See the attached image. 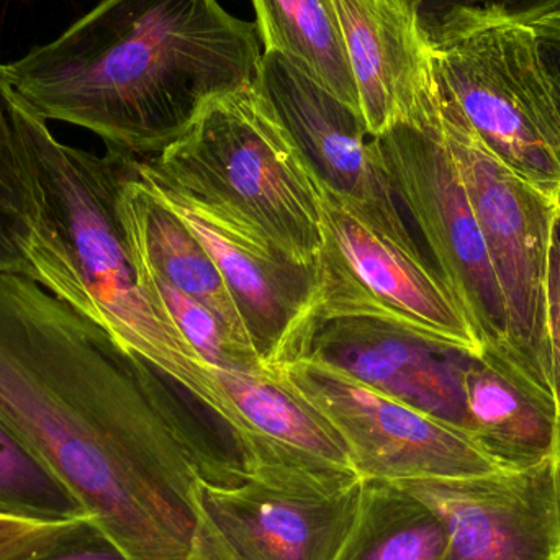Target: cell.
<instances>
[{
  "label": "cell",
  "instance_id": "obj_18",
  "mask_svg": "<svg viewBox=\"0 0 560 560\" xmlns=\"http://www.w3.org/2000/svg\"><path fill=\"white\" fill-rule=\"evenodd\" d=\"M443 520L394 482L362 479L354 518L331 560H440Z\"/></svg>",
  "mask_w": 560,
  "mask_h": 560
},
{
  "label": "cell",
  "instance_id": "obj_24",
  "mask_svg": "<svg viewBox=\"0 0 560 560\" xmlns=\"http://www.w3.org/2000/svg\"><path fill=\"white\" fill-rule=\"evenodd\" d=\"M549 342H551V374L556 404V446L552 456L556 489L560 506V246L552 245L551 268H549Z\"/></svg>",
  "mask_w": 560,
  "mask_h": 560
},
{
  "label": "cell",
  "instance_id": "obj_23",
  "mask_svg": "<svg viewBox=\"0 0 560 560\" xmlns=\"http://www.w3.org/2000/svg\"><path fill=\"white\" fill-rule=\"evenodd\" d=\"M424 20L434 19L454 9L499 12L513 19L533 20L560 9V0H418Z\"/></svg>",
  "mask_w": 560,
  "mask_h": 560
},
{
  "label": "cell",
  "instance_id": "obj_12",
  "mask_svg": "<svg viewBox=\"0 0 560 560\" xmlns=\"http://www.w3.org/2000/svg\"><path fill=\"white\" fill-rule=\"evenodd\" d=\"M443 520L440 560H558L560 506L552 460L520 472L400 482Z\"/></svg>",
  "mask_w": 560,
  "mask_h": 560
},
{
  "label": "cell",
  "instance_id": "obj_17",
  "mask_svg": "<svg viewBox=\"0 0 560 560\" xmlns=\"http://www.w3.org/2000/svg\"><path fill=\"white\" fill-rule=\"evenodd\" d=\"M470 436L500 470L520 472L555 456V401L483 352L466 365Z\"/></svg>",
  "mask_w": 560,
  "mask_h": 560
},
{
  "label": "cell",
  "instance_id": "obj_11",
  "mask_svg": "<svg viewBox=\"0 0 560 560\" xmlns=\"http://www.w3.org/2000/svg\"><path fill=\"white\" fill-rule=\"evenodd\" d=\"M256 88L315 174L378 232L418 246L398 207L375 138L354 108L280 52H262Z\"/></svg>",
  "mask_w": 560,
  "mask_h": 560
},
{
  "label": "cell",
  "instance_id": "obj_22",
  "mask_svg": "<svg viewBox=\"0 0 560 560\" xmlns=\"http://www.w3.org/2000/svg\"><path fill=\"white\" fill-rule=\"evenodd\" d=\"M98 535L92 516L49 520L0 512V560H43Z\"/></svg>",
  "mask_w": 560,
  "mask_h": 560
},
{
  "label": "cell",
  "instance_id": "obj_28",
  "mask_svg": "<svg viewBox=\"0 0 560 560\" xmlns=\"http://www.w3.org/2000/svg\"><path fill=\"white\" fill-rule=\"evenodd\" d=\"M556 243L560 246V202H559V213L558 220H556V233H555Z\"/></svg>",
  "mask_w": 560,
  "mask_h": 560
},
{
  "label": "cell",
  "instance_id": "obj_6",
  "mask_svg": "<svg viewBox=\"0 0 560 560\" xmlns=\"http://www.w3.org/2000/svg\"><path fill=\"white\" fill-rule=\"evenodd\" d=\"M440 125L502 293L513 369L555 401L548 290L560 197L515 173L444 92Z\"/></svg>",
  "mask_w": 560,
  "mask_h": 560
},
{
  "label": "cell",
  "instance_id": "obj_25",
  "mask_svg": "<svg viewBox=\"0 0 560 560\" xmlns=\"http://www.w3.org/2000/svg\"><path fill=\"white\" fill-rule=\"evenodd\" d=\"M200 506V503H199ZM180 560H245L229 541L222 529L200 506L199 526L189 551Z\"/></svg>",
  "mask_w": 560,
  "mask_h": 560
},
{
  "label": "cell",
  "instance_id": "obj_13",
  "mask_svg": "<svg viewBox=\"0 0 560 560\" xmlns=\"http://www.w3.org/2000/svg\"><path fill=\"white\" fill-rule=\"evenodd\" d=\"M372 137L440 110L433 42L418 0H332Z\"/></svg>",
  "mask_w": 560,
  "mask_h": 560
},
{
  "label": "cell",
  "instance_id": "obj_10",
  "mask_svg": "<svg viewBox=\"0 0 560 560\" xmlns=\"http://www.w3.org/2000/svg\"><path fill=\"white\" fill-rule=\"evenodd\" d=\"M138 174L209 252L245 323L259 361L276 374L303 358L316 328V268L300 265L230 213Z\"/></svg>",
  "mask_w": 560,
  "mask_h": 560
},
{
  "label": "cell",
  "instance_id": "obj_16",
  "mask_svg": "<svg viewBox=\"0 0 560 560\" xmlns=\"http://www.w3.org/2000/svg\"><path fill=\"white\" fill-rule=\"evenodd\" d=\"M118 213L131 259L207 306L240 348L256 354L215 261L186 223L138 174V156L121 186Z\"/></svg>",
  "mask_w": 560,
  "mask_h": 560
},
{
  "label": "cell",
  "instance_id": "obj_29",
  "mask_svg": "<svg viewBox=\"0 0 560 560\" xmlns=\"http://www.w3.org/2000/svg\"><path fill=\"white\" fill-rule=\"evenodd\" d=\"M558 560H560V556H559V559H558Z\"/></svg>",
  "mask_w": 560,
  "mask_h": 560
},
{
  "label": "cell",
  "instance_id": "obj_1",
  "mask_svg": "<svg viewBox=\"0 0 560 560\" xmlns=\"http://www.w3.org/2000/svg\"><path fill=\"white\" fill-rule=\"evenodd\" d=\"M176 388L35 280L0 272V421L128 560L183 559L197 482L243 474Z\"/></svg>",
  "mask_w": 560,
  "mask_h": 560
},
{
  "label": "cell",
  "instance_id": "obj_19",
  "mask_svg": "<svg viewBox=\"0 0 560 560\" xmlns=\"http://www.w3.org/2000/svg\"><path fill=\"white\" fill-rule=\"evenodd\" d=\"M252 2L262 52L285 56L326 91L359 112L358 89L332 0Z\"/></svg>",
  "mask_w": 560,
  "mask_h": 560
},
{
  "label": "cell",
  "instance_id": "obj_20",
  "mask_svg": "<svg viewBox=\"0 0 560 560\" xmlns=\"http://www.w3.org/2000/svg\"><path fill=\"white\" fill-rule=\"evenodd\" d=\"M33 105L0 65V272L26 275L35 219V194L26 151Z\"/></svg>",
  "mask_w": 560,
  "mask_h": 560
},
{
  "label": "cell",
  "instance_id": "obj_8",
  "mask_svg": "<svg viewBox=\"0 0 560 560\" xmlns=\"http://www.w3.org/2000/svg\"><path fill=\"white\" fill-rule=\"evenodd\" d=\"M440 110L395 125L374 137L375 143L395 196L420 229L438 272L456 296L483 352L515 372L502 293L469 197L441 133Z\"/></svg>",
  "mask_w": 560,
  "mask_h": 560
},
{
  "label": "cell",
  "instance_id": "obj_21",
  "mask_svg": "<svg viewBox=\"0 0 560 560\" xmlns=\"http://www.w3.org/2000/svg\"><path fill=\"white\" fill-rule=\"evenodd\" d=\"M0 512L36 518L91 516L0 421ZM95 522V520H94Z\"/></svg>",
  "mask_w": 560,
  "mask_h": 560
},
{
  "label": "cell",
  "instance_id": "obj_2",
  "mask_svg": "<svg viewBox=\"0 0 560 560\" xmlns=\"http://www.w3.org/2000/svg\"><path fill=\"white\" fill-rule=\"evenodd\" d=\"M261 59L256 25L219 0H102L5 69L46 120L147 158L210 101L256 84Z\"/></svg>",
  "mask_w": 560,
  "mask_h": 560
},
{
  "label": "cell",
  "instance_id": "obj_15",
  "mask_svg": "<svg viewBox=\"0 0 560 560\" xmlns=\"http://www.w3.org/2000/svg\"><path fill=\"white\" fill-rule=\"evenodd\" d=\"M361 482L296 489L243 474L236 482L199 480L196 497L245 560H331L354 518Z\"/></svg>",
  "mask_w": 560,
  "mask_h": 560
},
{
  "label": "cell",
  "instance_id": "obj_7",
  "mask_svg": "<svg viewBox=\"0 0 560 560\" xmlns=\"http://www.w3.org/2000/svg\"><path fill=\"white\" fill-rule=\"evenodd\" d=\"M316 326L336 318L390 323L470 358L483 354L469 319L418 246L395 242L322 187Z\"/></svg>",
  "mask_w": 560,
  "mask_h": 560
},
{
  "label": "cell",
  "instance_id": "obj_26",
  "mask_svg": "<svg viewBox=\"0 0 560 560\" xmlns=\"http://www.w3.org/2000/svg\"><path fill=\"white\" fill-rule=\"evenodd\" d=\"M542 61L551 75L560 102V9L533 20Z\"/></svg>",
  "mask_w": 560,
  "mask_h": 560
},
{
  "label": "cell",
  "instance_id": "obj_4",
  "mask_svg": "<svg viewBox=\"0 0 560 560\" xmlns=\"http://www.w3.org/2000/svg\"><path fill=\"white\" fill-rule=\"evenodd\" d=\"M140 163L164 186L230 213L315 268L322 186L256 84L210 101L176 141Z\"/></svg>",
  "mask_w": 560,
  "mask_h": 560
},
{
  "label": "cell",
  "instance_id": "obj_9",
  "mask_svg": "<svg viewBox=\"0 0 560 560\" xmlns=\"http://www.w3.org/2000/svg\"><path fill=\"white\" fill-rule=\"evenodd\" d=\"M276 374L328 421L361 479L400 483L505 472L469 434L341 369L303 355Z\"/></svg>",
  "mask_w": 560,
  "mask_h": 560
},
{
  "label": "cell",
  "instance_id": "obj_27",
  "mask_svg": "<svg viewBox=\"0 0 560 560\" xmlns=\"http://www.w3.org/2000/svg\"><path fill=\"white\" fill-rule=\"evenodd\" d=\"M43 560H128L98 533L94 538L68 551L59 552Z\"/></svg>",
  "mask_w": 560,
  "mask_h": 560
},
{
  "label": "cell",
  "instance_id": "obj_14",
  "mask_svg": "<svg viewBox=\"0 0 560 560\" xmlns=\"http://www.w3.org/2000/svg\"><path fill=\"white\" fill-rule=\"evenodd\" d=\"M305 355L470 436L464 385L470 355L369 318L319 323Z\"/></svg>",
  "mask_w": 560,
  "mask_h": 560
},
{
  "label": "cell",
  "instance_id": "obj_5",
  "mask_svg": "<svg viewBox=\"0 0 560 560\" xmlns=\"http://www.w3.org/2000/svg\"><path fill=\"white\" fill-rule=\"evenodd\" d=\"M424 23L444 94L515 173L560 197V102L533 23L470 9Z\"/></svg>",
  "mask_w": 560,
  "mask_h": 560
},
{
  "label": "cell",
  "instance_id": "obj_3",
  "mask_svg": "<svg viewBox=\"0 0 560 560\" xmlns=\"http://www.w3.org/2000/svg\"><path fill=\"white\" fill-rule=\"evenodd\" d=\"M46 121L35 107L26 121L35 194L26 278L153 365L222 424L215 375L138 283L118 213L121 186L137 156L112 148L95 154L62 143Z\"/></svg>",
  "mask_w": 560,
  "mask_h": 560
}]
</instances>
